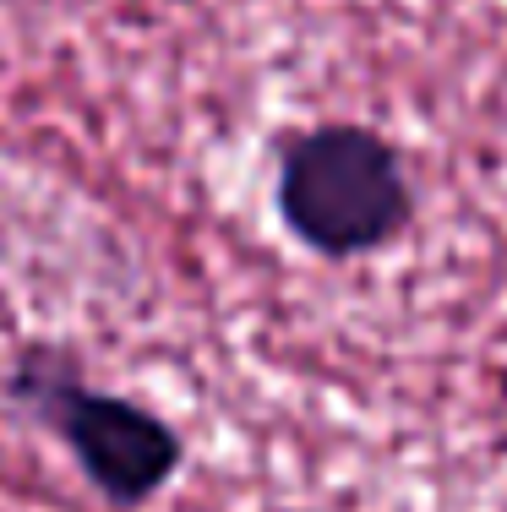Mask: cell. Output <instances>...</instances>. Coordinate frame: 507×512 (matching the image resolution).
Here are the masks:
<instances>
[{
    "label": "cell",
    "instance_id": "1",
    "mask_svg": "<svg viewBox=\"0 0 507 512\" xmlns=\"http://www.w3.org/2000/svg\"><path fill=\"white\" fill-rule=\"evenodd\" d=\"M0 398L22 420L44 425L115 512L148 507L186 463V442L164 414L137 398L99 393L60 344H22L0 376Z\"/></svg>",
    "mask_w": 507,
    "mask_h": 512
},
{
    "label": "cell",
    "instance_id": "2",
    "mask_svg": "<svg viewBox=\"0 0 507 512\" xmlns=\"http://www.w3.org/2000/svg\"><path fill=\"white\" fill-rule=\"evenodd\" d=\"M273 202L289 235L328 262L382 251L404 235L415 213L398 153L355 120H328L289 137L279 153Z\"/></svg>",
    "mask_w": 507,
    "mask_h": 512
}]
</instances>
